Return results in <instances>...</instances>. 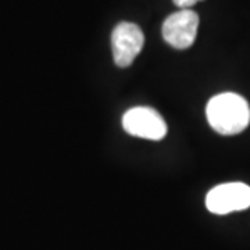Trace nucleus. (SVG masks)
Listing matches in <instances>:
<instances>
[{
    "instance_id": "obj_6",
    "label": "nucleus",
    "mask_w": 250,
    "mask_h": 250,
    "mask_svg": "<svg viewBox=\"0 0 250 250\" xmlns=\"http://www.w3.org/2000/svg\"><path fill=\"white\" fill-rule=\"evenodd\" d=\"M172 1H174L175 6H178L181 9H189V7H192L193 4H196L202 0H172Z\"/></svg>"
},
{
    "instance_id": "obj_3",
    "label": "nucleus",
    "mask_w": 250,
    "mask_h": 250,
    "mask_svg": "<svg viewBox=\"0 0 250 250\" xmlns=\"http://www.w3.org/2000/svg\"><path fill=\"white\" fill-rule=\"evenodd\" d=\"M123 128L126 134L149 141H161L167 135L164 118L150 107L129 108L123 117Z\"/></svg>"
},
{
    "instance_id": "obj_4",
    "label": "nucleus",
    "mask_w": 250,
    "mask_h": 250,
    "mask_svg": "<svg viewBox=\"0 0 250 250\" xmlns=\"http://www.w3.org/2000/svg\"><path fill=\"white\" fill-rule=\"evenodd\" d=\"M206 207L214 214H228L250 207V187L242 182L223 184L206 196Z\"/></svg>"
},
{
    "instance_id": "obj_1",
    "label": "nucleus",
    "mask_w": 250,
    "mask_h": 250,
    "mask_svg": "<svg viewBox=\"0 0 250 250\" xmlns=\"http://www.w3.org/2000/svg\"><path fill=\"white\" fill-rule=\"evenodd\" d=\"M210 126L221 135H236L245 131L250 123V107L246 99L225 92L211 98L206 107Z\"/></svg>"
},
{
    "instance_id": "obj_5",
    "label": "nucleus",
    "mask_w": 250,
    "mask_h": 250,
    "mask_svg": "<svg viewBox=\"0 0 250 250\" xmlns=\"http://www.w3.org/2000/svg\"><path fill=\"white\" fill-rule=\"evenodd\" d=\"M145 45L142 29L134 22H120L111 34L113 57L118 67L131 65Z\"/></svg>"
},
{
    "instance_id": "obj_2",
    "label": "nucleus",
    "mask_w": 250,
    "mask_h": 250,
    "mask_svg": "<svg viewBox=\"0 0 250 250\" xmlns=\"http://www.w3.org/2000/svg\"><path fill=\"white\" fill-rule=\"evenodd\" d=\"M199 28V16L193 10L181 9L164 20L163 38L174 49L184 50L193 45Z\"/></svg>"
}]
</instances>
